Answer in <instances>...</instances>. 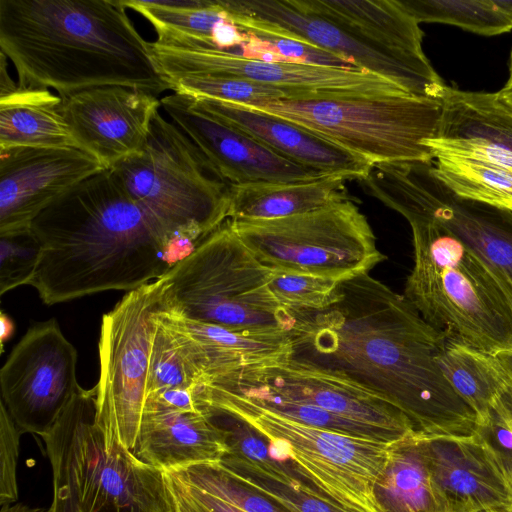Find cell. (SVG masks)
Returning <instances> with one entry per match:
<instances>
[{
    "mask_svg": "<svg viewBox=\"0 0 512 512\" xmlns=\"http://www.w3.org/2000/svg\"><path fill=\"white\" fill-rule=\"evenodd\" d=\"M288 363L355 383L402 411L422 437L468 435L478 419L443 374L446 338L369 274L341 281L337 301L292 311Z\"/></svg>",
    "mask_w": 512,
    "mask_h": 512,
    "instance_id": "obj_1",
    "label": "cell"
},
{
    "mask_svg": "<svg viewBox=\"0 0 512 512\" xmlns=\"http://www.w3.org/2000/svg\"><path fill=\"white\" fill-rule=\"evenodd\" d=\"M30 282L46 305L109 290L130 292L170 268L163 241L112 169L85 179L41 211Z\"/></svg>",
    "mask_w": 512,
    "mask_h": 512,
    "instance_id": "obj_2",
    "label": "cell"
},
{
    "mask_svg": "<svg viewBox=\"0 0 512 512\" xmlns=\"http://www.w3.org/2000/svg\"><path fill=\"white\" fill-rule=\"evenodd\" d=\"M122 0H0V49L18 85L61 98L104 86L170 90Z\"/></svg>",
    "mask_w": 512,
    "mask_h": 512,
    "instance_id": "obj_3",
    "label": "cell"
},
{
    "mask_svg": "<svg viewBox=\"0 0 512 512\" xmlns=\"http://www.w3.org/2000/svg\"><path fill=\"white\" fill-rule=\"evenodd\" d=\"M404 297L447 341L494 355L512 350V282L448 228L421 215Z\"/></svg>",
    "mask_w": 512,
    "mask_h": 512,
    "instance_id": "obj_4",
    "label": "cell"
},
{
    "mask_svg": "<svg viewBox=\"0 0 512 512\" xmlns=\"http://www.w3.org/2000/svg\"><path fill=\"white\" fill-rule=\"evenodd\" d=\"M110 169L156 228L171 267L228 219L230 185L160 111L144 149Z\"/></svg>",
    "mask_w": 512,
    "mask_h": 512,
    "instance_id": "obj_5",
    "label": "cell"
},
{
    "mask_svg": "<svg viewBox=\"0 0 512 512\" xmlns=\"http://www.w3.org/2000/svg\"><path fill=\"white\" fill-rule=\"evenodd\" d=\"M193 397L201 411L248 425L268 442L272 459H290L311 485L346 512H385L376 487L399 441L360 438L307 425L211 384H195Z\"/></svg>",
    "mask_w": 512,
    "mask_h": 512,
    "instance_id": "obj_6",
    "label": "cell"
},
{
    "mask_svg": "<svg viewBox=\"0 0 512 512\" xmlns=\"http://www.w3.org/2000/svg\"><path fill=\"white\" fill-rule=\"evenodd\" d=\"M96 385L81 386L42 437L52 468L47 512H174L162 471L124 447L107 451Z\"/></svg>",
    "mask_w": 512,
    "mask_h": 512,
    "instance_id": "obj_7",
    "label": "cell"
},
{
    "mask_svg": "<svg viewBox=\"0 0 512 512\" xmlns=\"http://www.w3.org/2000/svg\"><path fill=\"white\" fill-rule=\"evenodd\" d=\"M270 274L227 219L158 279L159 309L233 330L291 333L295 316L270 291Z\"/></svg>",
    "mask_w": 512,
    "mask_h": 512,
    "instance_id": "obj_8",
    "label": "cell"
},
{
    "mask_svg": "<svg viewBox=\"0 0 512 512\" xmlns=\"http://www.w3.org/2000/svg\"><path fill=\"white\" fill-rule=\"evenodd\" d=\"M334 142L371 165L431 163L441 100L408 93L311 94L251 107Z\"/></svg>",
    "mask_w": 512,
    "mask_h": 512,
    "instance_id": "obj_9",
    "label": "cell"
},
{
    "mask_svg": "<svg viewBox=\"0 0 512 512\" xmlns=\"http://www.w3.org/2000/svg\"><path fill=\"white\" fill-rule=\"evenodd\" d=\"M229 221L255 258L272 270L341 282L369 274L385 258L351 199L281 219Z\"/></svg>",
    "mask_w": 512,
    "mask_h": 512,
    "instance_id": "obj_10",
    "label": "cell"
},
{
    "mask_svg": "<svg viewBox=\"0 0 512 512\" xmlns=\"http://www.w3.org/2000/svg\"><path fill=\"white\" fill-rule=\"evenodd\" d=\"M158 305L155 280L127 292L102 316L96 424L109 452L134 449L145 408L152 316Z\"/></svg>",
    "mask_w": 512,
    "mask_h": 512,
    "instance_id": "obj_11",
    "label": "cell"
},
{
    "mask_svg": "<svg viewBox=\"0 0 512 512\" xmlns=\"http://www.w3.org/2000/svg\"><path fill=\"white\" fill-rule=\"evenodd\" d=\"M156 34L157 39L149 42V52L168 84L185 76H215L272 86L291 92L295 97L407 93L397 84L360 69L250 59L208 41L169 32Z\"/></svg>",
    "mask_w": 512,
    "mask_h": 512,
    "instance_id": "obj_12",
    "label": "cell"
},
{
    "mask_svg": "<svg viewBox=\"0 0 512 512\" xmlns=\"http://www.w3.org/2000/svg\"><path fill=\"white\" fill-rule=\"evenodd\" d=\"M430 164L373 166L360 182L403 217L421 215L442 224L512 282V212L456 195Z\"/></svg>",
    "mask_w": 512,
    "mask_h": 512,
    "instance_id": "obj_13",
    "label": "cell"
},
{
    "mask_svg": "<svg viewBox=\"0 0 512 512\" xmlns=\"http://www.w3.org/2000/svg\"><path fill=\"white\" fill-rule=\"evenodd\" d=\"M230 20L245 31L300 40L381 76L407 93L441 100L447 86L433 66H421L372 46L293 0H218Z\"/></svg>",
    "mask_w": 512,
    "mask_h": 512,
    "instance_id": "obj_14",
    "label": "cell"
},
{
    "mask_svg": "<svg viewBox=\"0 0 512 512\" xmlns=\"http://www.w3.org/2000/svg\"><path fill=\"white\" fill-rule=\"evenodd\" d=\"M77 351L55 318L30 327L0 370L3 404L23 433L43 437L80 385Z\"/></svg>",
    "mask_w": 512,
    "mask_h": 512,
    "instance_id": "obj_15",
    "label": "cell"
},
{
    "mask_svg": "<svg viewBox=\"0 0 512 512\" xmlns=\"http://www.w3.org/2000/svg\"><path fill=\"white\" fill-rule=\"evenodd\" d=\"M104 169L79 148L0 149V234L30 229L47 206Z\"/></svg>",
    "mask_w": 512,
    "mask_h": 512,
    "instance_id": "obj_16",
    "label": "cell"
},
{
    "mask_svg": "<svg viewBox=\"0 0 512 512\" xmlns=\"http://www.w3.org/2000/svg\"><path fill=\"white\" fill-rule=\"evenodd\" d=\"M160 99L144 90L104 86L62 98L61 112L80 148L106 169L146 146Z\"/></svg>",
    "mask_w": 512,
    "mask_h": 512,
    "instance_id": "obj_17",
    "label": "cell"
},
{
    "mask_svg": "<svg viewBox=\"0 0 512 512\" xmlns=\"http://www.w3.org/2000/svg\"><path fill=\"white\" fill-rule=\"evenodd\" d=\"M217 378L266 387L285 398L373 428L393 442L417 433L408 417L383 397L325 372L286 362L254 366Z\"/></svg>",
    "mask_w": 512,
    "mask_h": 512,
    "instance_id": "obj_18",
    "label": "cell"
},
{
    "mask_svg": "<svg viewBox=\"0 0 512 512\" xmlns=\"http://www.w3.org/2000/svg\"><path fill=\"white\" fill-rule=\"evenodd\" d=\"M160 105L230 186L303 182L327 176L283 158L248 134L203 112L189 95L173 92L161 98Z\"/></svg>",
    "mask_w": 512,
    "mask_h": 512,
    "instance_id": "obj_19",
    "label": "cell"
},
{
    "mask_svg": "<svg viewBox=\"0 0 512 512\" xmlns=\"http://www.w3.org/2000/svg\"><path fill=\"white\" fill-rule=\"evenodd\" d=\"M155 320L172 338L194 385L246 368L286 363L291 333L281 330H233L190 320L158 308Z\"/></svg>",
    "mask_w": 512,
    "mask_h": 512,
    "instance_id": "obj_20",
    "label": "cell"
},
{
    "mask_svg": "<svg viewBox=\"0 0 512 512\" xmlns=\"http://www.w3.org/2000/svg\"><path fill=\"white\" fill-rule=\"evenodd\" d=\"M432 479L450 512L510 507L506 469L477 430L468 435L422 437Z\"/></svg>",
    "mask_w": 512,
    "mask_h": 512,
    "instance_id": "obj_21",
    "label": "cell"
},
{
    "mask_svg": "<svg viewBox=\"0 0 512 512\" xmlns=\"http://www.w3.org/2000/svg\"><path fill=\"white\" fill-rule=\"evenodd\" d=\"M191 97L193 104L256 139L283 158L347 180H362L373 165L334 142L284 118L245 105Z\"/></svg>",
    "mask_w": 512,
    "mask_h": 512,
    "instance_id": "obj_22",
    "label": "cell"
},
{
    "mask_svg": "<svg viewBox=\"0 0 512 512\" xmlns=\"http://www.w3.org/2000/svg\"><path fill=\"white\" fill-rule=\"evenodd\" d=\"M228 430L206 413L146 408L133 453L160 470L219 462L230 453Z\"/></svg>",
    "mask_w": 512,
    "mask_h": 512,
    "instance_id": "obj_23",
    "label": "cell"
},
{
    "mask_svg": "<svg viewBox=\"0 0 512 512\" xmlns=\"http://www.w3.org/2000/svg\"><path fill=\"white\" fill-rule=\"evenodd\" d=\"M362 41L421 66L432 64L423 51V31L399 0H293Z\"/></svg>",
    "mask_w": 512,
    "mask_h": 512,
    "instance_id": "obj_24",
    "label": "cell"
},
{
    "mask_svg": "<svg viewBox=\"0 0 512 512\" xmlns=\"http://www.w3.org/2000/svg\"><path fill=\"white\" fill-rule=\"evenodd\" d=\"M258 436L246 425L237 427L230 438L231 452L217 462L219 468L287 512H346L272 459L268 446Z\"/></svg>",
    "mask_w": 512,
    "mask_h": 512,
    "instance_id": "obj_25",
    "label": "cell"
},
{
    "mask_svg": "<svg viewBox=\"0 0 512 512\" xmlns=\"http://www.w3.org/2000/svg\"><path fill=\"white\" fill-rule=\"evenodd\" d=\"M62 98L49 89L0 86V149L80 148L61 112Z\"/></svg>",
    "mask_w": 512,
    "mask_h": 512,
    "instance_id": "obj_26",
    "label": "cell"
},
{
    "mask_svg": "<svg viewBox=\"0 0 512 512\" xmlns=\"http://www.w3.org/2000/svg\"><path fill=\"white\" fill-rule=\"evenodd\" d=\"M344 177L230 186L228 219L264 221L286 218L350 199Z\"/></svg>",
    "mask_w": 512,
    "mask_h": 512,
    "instance_id": "obj_27",
    "label": "cell"
},
{
    "mask_svg": "<svg viewBox=\"0 0 512 512\" xmlns=\"http://www.w3.org/2000/svg\"><path fill=\"white\" fill-rule=\"evenodd\" d=\"M376 494L385 512H450L432 479L419 434L394 445Z\"/></svg>",
    "mask_w": 512,
    "mask_h": 512,
    "instance_id": "obj_28",
    "label": "cell"
},
{
    "mask_svg": "<svg viewBox=\"0 0 512 512\" xmlns=\"http://www.w3.org/2000/svg\"><path fill=\"white\" fill-rule=\"evenodd\" d=\"M444 376L483 423L507 384L493 355L445 342L438 357Z\"/></svg>",
    "mask_w": 512,
    "mask_h": 512,
    "instance_id": "obj_29",
    "label": "cell"
},
{
    "mask_svg": "<svg viewBox=\"0 0 512 512\" xmlns=\"http://www.w3.org/2000/svg\"><path fill=\"white\" fill-rule=\"evenodd\" d=\"M420 24L454 25L485 36L512 30V0H399Z\"/></svg>",
    "mask_w": 512,
    "mask_h": 512,
    "instance_id": "obj_30",
    "label": "cell"
},
{
    "mask_svg": "<svg viewBox=\"0 0 512 512\" xmlns=\"http://www.w3.org/2000/svg\"><path fill=\"white\" fill-rule=\"evenodd\" d=\"M170 90L192 97L217 99L248 107H260L295 94L239 78L185 76L169 81Z\"/></svg>",
    "mask_w": 512,
    "mask_h": 512,
    "instance_id": "obj_31",
    "label": "cell"
},
{
    "mask_svg": "<svg viewBox=\"0 0 512 512\" xmlns=\"http://www.w3.org/2000/svg\"><path fill=\"white\" fill-rule=\"evenodd\" d=\"M152 319L145 404L168 391L194 387L192 375L172 338L155 320L154 313Z\"/></svg>",
    "mask_w": 512,
    "mask_h": 512,
    "instance_id": "obj_32",
    "label": "cell"
},
{
    "mask_svg": "<svg viewBox=\"0 0 512 512\" xmlns=\"http://www.w3.org/2000/svg\"><path fill=\"white\" fill-rule=\"evenodd\" d=\"M340 281L310 274L272 270L268 286L290 311H320L337 301Z\"/></svg>",
    "mask_w": 512,
    "mask_h": 512,
    "instance_id": "obj_33",
    "label": "cell"
},
{
    "mask_svg": "<svg viewBox=\"0 0 512 512\" xmlns=\"http://www.w3.org/2000/svg\"><path fill=\"white\" fill-rule=\"evenodd\" d=\"M41 254L31 229L0 234V294L30 285Z\"/></svg>",
    "mask_w": 512,
    "mask_h": 512,
    "instance_id": "obj_34",
    "label": "cell"
},
{
    "mask_svg": "<svg viewBox=\"0 0 512 512\" xmlns=\"http://www.w3.org/2000/svg\"><path fill=\"white\" fill-rule=\"evenodd\" d=\"M179 468L197 485L221 496L246 512H284L271 501L229 477L217 462L199 463Z\"/></svg>",
    "mask_w": 512,
    "mask_h": 512,
    "instance_id": "obj_35",
    "label": "cell"
},
{
    "mask_svg": "<svg viewBox=\"0 0 512 512\" xmlns=\"http://www.w3.org/2000/svg\"><path fill=\"white\" fill-rule=\"evenodd\" d=\"M161 471L174 512H246L221 496L197 485L179 468Z\"/></svg>",
    "mask_w": 512,
    "mask_h": 512,
    "instance_id": "obj_36",
    "label": "cell"
},
{
    "mask_svg": "<svg viewBox=\"0 0 512 512\" xmlns=\"http://www.w3.org/2000/svg\"><path fill=\"white\" fill-rule=\"evenodd\" d=\"M22 430L0 403V504H12L18 499L17 463Z\"/></svg>",
    "mask_w": 512,
    "mask_h": 512,
    "instance_id": "obj_37",
    "label": "cell"
},
{
    "mask_svg": "<svg viewBox=\"0 0 512 512\" xmlns=\"http://www.w3.org/2000/svg\"><path fill=\"white\" fill-rule=\"evenodd\" d=\"M247 32L257 36L267 50L277 55L280 62L357 69L343 59L309 43L262 31Z\"/></svg>",
    "mask_w": 512,
    "mask_h": 512,
    "instance_id": "obj_38",
    "label": "cell"
},
{
    "mask_svg": "<svg viewBox=\"0 0 512 512\" xmlns=\"http://www.w3.org/2000/svg\"><path fill=\"white\" fill-rule=\"evenodd\" d=\"M496 402L512 426V382H510L508 379L506 386L501 391L500 395L496 399Z\"/></svg>",
    "mask_w": 512,
    "mask_h": 512,
    "instance_id": "obj_39",
    "label": "cell"
},
{
    "mask_svg": "<svg viewBox=\"0 0 512 512\" xmlns=\"http://www.w3.org/2000/svg\"><path fill=\"white\" fill-rule=\"evenodd\" d=\"M493 357L505 377L512 382V350L498 352Z\"/></svg>",
    "mask_w": 512,
    "mask_h": 512,
    "instance_id": "obj_40",
    "label": "cell"
},
{
    "mask_svg": "<svg viewBox=\"0 0 512 512\" xmlns=\"http://www.w3.org/2000/svg\"><path fill=\"white\" fill-rule=\"evenodd\" d=\"M15 330V325L12 319L1 312L0 314V341L3 347L4 343L11 338Z\"/></svg>",
    "mask_w": 512,
    "mask_h": 512,
    "instance_id": "obj_41",
    "label": "cell"
},
{
    "mask_svg": "<svg viewBox=\"0 0 512 512\" xmlns=\"http://www.w3.org/2000/svg\"><path fill=\"white\" fill-rule=\"evenodd\" d=\"M0 512H44L43 508L30 507L23 503H12L2 505Z\"/></svg>",
    "mask_w": 512,
    "mask_h": 512,
    "instance_id": "obj_42",
    "label": "cell"
},
{
    "mask_svg": "<svg viewBox=\"0 0 512 512\" xmlns=\"http://www.w3.org/2000/svg\"><path fill=\"white\" fill-rule=\"evenodd\" d=\"M503 89H512V50L509 57V77Z\"/></svg>",
    "mask_w": 512,
    "mask_h": 512,
    "instance_id": "obj_43",
    "label": "cell"
},
{
    "mask_svg": "<svg viewBox=\"0 0 512 512\" xmlns=\"http://www.w3.org/2000/svg\"><path fill=\"white\" fill-rule=\"evenodd\" d=\"M501 95L512 106V89H501Z\"/></svg>",
    "mask_w": 512,
    "mask_h": 512,
    "instance_id": "obj_44",
    "label": "cell"
},
{
    "mask_svg": "<svg viewBox=\"0 0 512 512\" xmlns=\"http://www.w3.org/2000/svg\"><path fill=\"white\" fill-rule=\"evenodd\" d=\"M481 512H512V510L510 509V507H496L485 509Z\"/></svg>",
    "mask_w": 512,
    "mask_h": 512,
    "instance_id": "obj_45",
    "label": "cell"
},
{
    "mask_svg": "<svg viewBox=\"0 0 512 512\" xmlns=\"http://www.w3.org/2000/svg\"><path fill=\"white\" fill-rule=\"evenodd\" d=\"M509 484H510L511 495H512V474H511V475H510V477H509ZM510 509L512 510V502H511Z\"/></svg>",
    "mask_w": 512,
    "mask_h": 512,
    "instance_id": "obj_46",
    "label": "cell"
}]
</instances>
